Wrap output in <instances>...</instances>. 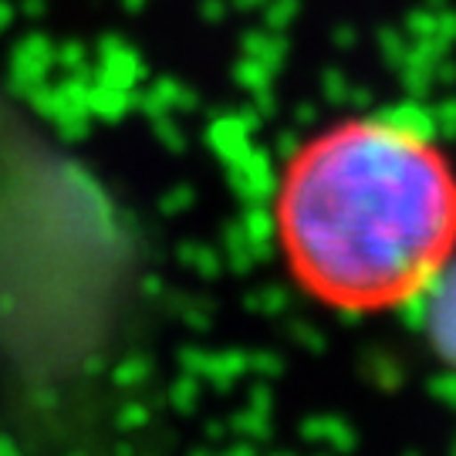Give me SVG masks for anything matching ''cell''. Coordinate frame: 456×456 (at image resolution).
<instances>
[{
	"instance_id": "cell-2",
	"label": "cell",
	"mask_w": 456,
	"mask_h": 456,
	"mask_svg": "<svg viewBox=\"0 0 456 456\" xmlns=\"http://www.w3.org/2000/svg\"><path fill=\"white\" fill-rule=\"evenodd\" d=\"M426 335L433 352L456 369V254L426 288Z\"/></svg>"
},
{
	"instance_id": "cell-1",
	"label": "cell",
	"mask_w": 456,
	"mask_h": 456,
	"mask_svg": "<svg viewBox=\"0 0 456 456\" xmlns=\"http://www.w3.org/2000/svg\"><path fill=\"white\" fill-rule=\"evenodd\" d=\"M291 281L342 314L423 297L456 254V169L412 109L355 115L291 152L274 193Z\"/></svg>"
}]
</instances>
